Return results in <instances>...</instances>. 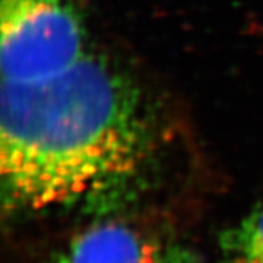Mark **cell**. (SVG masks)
<instances>
[{"label": "cell", "mask_w": 263, "mask_h": 263, "mask_svg": "<svg viewBox=\"0 0 263 263\" xmlns=\"http://www.w3.org/2000/svg\"><path fill=\"white\" fill-rule=\"evenodd\" d=\"M218 245L222 263H263V205L226 228Z\"/></svg>", "instance_id": "4"}, {"label": "cell", "mask_w": 263, "mask_h": 263, "mask_svg": "<svg viewBox=\"0 0 263 263\" xmlns=\"http://www.w3.org/2000/svg\"><path fill=\"white\" fill-rule=\"evenodd\" d=\"M154 263H202L195 252L184 246L173 245L162 247Z\"/></svg>", "instance_id": "5"}, {"label": "cell", "mask_w": 263, "mask_h": 263, "mask_svg": "<svg viewBox=\"0 0 263 263\" xmlns=\"http://www.w3.org/2000/svg\"><path fill=\"white\" fill-rule=\"evenodd\" d=\"M136 91L101 57L37 84L2 82L0 179L6 216L84 206L107 212L146 158Z\"/></svg>", "instance_id": "1"}, {"label": "cell", "mask_w": 263, "mask_h": 263, "mask_svg": "<svg viewBox=\"0 0 263 263\" xmlns=\"http://www.w3.org/2000/svg\"><path fill=\"white\" fill-rule=\"evenodd\" d=\"M86 31L73 0H2V82L37 84L85 56Z\"/></svg>", "instance_id": "2"}, {"label": "cell", "mask_w": 263, "mask_h": 263, "mask_svg": "<svg viewBox=\"0 0 263 263\" xmlns=\"http://www.w3.org/2000/svg\"><path fill=\"white\" fill-rule=\"evenodd\" d=\"M161 249L141 228L101 218L76 233L46 263H154Z\"/></svg>", "instance_id": "3"}]
</instances>
